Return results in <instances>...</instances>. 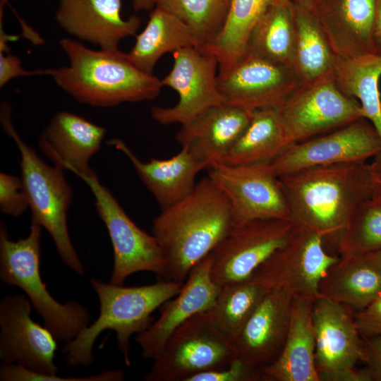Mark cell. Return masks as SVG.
<instances>
[{"mask_svg": "<svg viewBox=\"0 0 381 381\" xmlns=\"http://www.w3.org/2000/svg\"><path fill=\"white\" fill-rule=\"evenodd\" d=\"M279 179L290 220L336 248L356 212L373 197L370 167L365 162L308 167Z\"/></svg>", "mask_w": 381, "mask_h": 381, "instance_id": "obj_1", "label": "cell"}, {"mask_svg": "<svg viewBox=\"0 0 381 381\" xmlns=\"http://www.w3.org/2000/svg\"><path fill=\"white\" fill-rule=\"evenodd\" d=\"M296 229L289 219H255L234 225L211 252V275L224 286L248 279Z\"/></svg>", "mask_w": 381, "mask_h": 381, "instance_id": "obj_10", "label": "cell"}, {"mask_svg": "<svg viewBox=\"0 0 381 381\" xmlns=\"http://www.w3.org/2000/svg\"><path fill=\"white\" fill-rule=\"evenodd\" d=\"M78 176L94 195L97 212L111 239L114 266L109 282L123 285L130 275L138 272H152L160 279L164 261L155 236L134 223L92 169Z\"/></svg>", "mask_w": 381, "mask_h": 381, "instance_id": "obj_8", "label": "cell"}, {"mask_svg": "<svg viewBox=\"0 0 381 381\" xmlns=\"http://www.w3.org/2000/svg\"><path fill=\"white\" fill-rule=\"evenodd\" d=\"M107 144L122 152L134 167L139 177L153 195L162 209L187 196L195 188L198 173L205 169L187 150L165 159L152 158L143 162L120 139Z\"/></svg>", "mask_w": 381, "mask_h": 381, "instance_id": "obj_25", "label": "cell"}, {"mask_svg": "<svg viewBox=\"0 0 381 381\" xmlns=\"http://www.w3.org/2000/svg\"><path fill=\"white\" fill-rule=\"evenodd\" d=\"M313 324L318 375L363 361V338L349 307L318 296L313 303Z\"/></svg>", "mask_w": 381, "mask_h": 381, "instance_id": "obj_18", "label": "cell"}, {"mask_svg": "<svg viewBox=\"0 0 381 381\" xmlns=\"http://www.w3.org/2000/svg\"><path fill=\"white\" fill-rule=\"evenodd\" d=\"M0 117L4 130L16 143L20 154V179L32 212L31 221L49 234L64 263L83 276L85 268L72 243L67 225L73 191L64 170L47 164L23 140L11 122L7 102L1 106Z\"/></svg>", "mask_w": 381, "mask_h": 381, "instance_id": "obj_5", "label": "cell"}, {"mask_svg": "<svg viewBox=\"0 0 381 381\" xmlns=\"http://www.w3.org/2000/svg\"><path fill=\"white\" fill-rule=\"evenodd\" d=\"M238 356L234 341L213 323L209 310L191 317L168 338L153 358L145 381H188L224 368Z\"/></svg>", "mask_w": 381, "mask_h": 381, "instance_id": "obj_7", "label": "cell"}, {"mask_svg": "<svg viewBox=\"0 0 381 381\" xmlns=\"http://www.w3.org/2000/svg\"><path fill=\"white\" fill-rule=\"evenodd\" d=\"M184 282L161 280L138 286H124L92 278L90 284L99 302L97 319L83 329L73 339L66 342L68 367L88 366L95 361L92 347L97 337L104 330L115 332L117 346L125 363L131 366V335L145 331L153 322L152 313L174 297Z\"/></svg>", "mask_w": 381, "mask_h": 381, "instance_id": "obj_4", "label": "cell"}, {"mask_svg": "<svg viewBox=\"0 0 381 381\" xmlns=\"http://www.w3.org/2000/svg\"><path fill=\"white\" fill-rule=\"evenodd\" d=\"M29 207L22 180L4 172L0 174V210L5 214L17 217Z\"/></svg>", "mask_w": 381, "mask_h": 381, "instance_id": "obj_37", "label": "cell"}, {"mask_svg": "<svg viewBox=\"0 0 381 381\" xmlns=\"http://www.w3.org/2000/svg\"><path fill=\"white\" fill-rule=\"evenodd\" d=\"M363 338V363L372 381H381V335Z\"/></svg>", "mask_w": 381, "mask_h": 381, "instance_id": "obj_41", "label": "cell"}, {"mask_svg": "<svg viewBox=\"0 0 381 381\" xmlns=\"http://www.w3.org/2000/svg\"><path fill=\"white\" fill-rule=\"evenodd\" d=\"M337 249L340 257L365 255L381 249V202L371 198L361 205Z\"/></svg>", "mask_w": 381, "mask_h": 381, "instance_id": "obj_35", "label": "cell"}, {"mask_svg": "<svg viewBox=\"0 0 381 381\" xmlns=\"http://www.w3.org/2000/svg\"><path fill=\"white\" fill-rule=\"evenodd\" d=\"M375 54H381V0H376V13L373 34Z\"/></svg>", "mask_w": 381, "mask_h": 381, "instance_id": "obj_44", "label": "cell"}, {"mask_svg": "<svg viewBox=\"0 0 381 381\" xmlns=\"http://www.w3.org/2000/svg\"><path fill=\"white\" fill-rule=\"evenodd\" d=\"M230 0H156V6L174 13L193 31L200 49L210 44L222 30Z\"/></svg>", "mask_w": 381, "mask_h": 381, "instance_id": "obj_34", "label": "cell"}, {"mask_svg": "<svg viewBox=\"0 0 381 381\" xmlns=\"http://www.w3.org/2000/svg\"><path fill=\"white\" fill-rule=\"evenodd\" d=\"M59 44L69 65L46 69L56 85L76 101L98 107L155 98L161 80L140 70L128 54L117 49L92 50L78 40L65 38Z\"/></svg>", "mask_w": 381, "mask_h": 381, "instance_id": "obj_3", "label": "cell"}, {"mask_svg": "<svg viewBox=\"0 0 381 381\" xmlns=\"http://www.w3.org/2000/svg\"><path fill=\"white\" fill-rule=\"evenodd\" d=\"M209 170L208 176L229 202L234 225L255 219L290 220L279 177L270 162L217 164Z\"/></svg>", "mask_w": 381, "mask_h": 381, "instance_id": "obj_12", "label": "cell"}, {"mask_svg": "<svg viewBox=\"0 0 381 381\" xmlns=\"http://www.w3.org/2000/svg\"><path fill=\"white\" fill-rule=\"evenodd\" d=\"M381 150L373 125L364 117L286 147L270 162L278 177L315 166L365 162Z\"/></svg>", "mask_w": 381, "mask_h": 381, "instance_id": "obj_14", "label": "cell"}, {"mask_svg": "<svg viewBox=\"0 0 381 381\" xmlns=\"http://www.w3.org/2000/svg\"><path fill=\"white\" fill-rule=\"evenodd\" d=\"M320 381H372L368 368L356 366L339 369L318 375Z\"/></svg>", "mask_w": 381, "mask_h": 381, "instance_id": "obj_42", "label": "cell"}, {"mask_svg": "<svg viewBox=\"0 0 381 381\" xmlns=\"http://www.w3.org/2000/svg\"><path fill=\"white\" fill-rule=\"evenodd\" d=\"M188 381H264L262 368L253 367L238 356L227 367L199 373Z\"/></svg>", "mask_w": 381, "mask_h": 381, "instance_id": "obj_38", "label": "cell"}, {"mask_svg": "<svg viewBox=\"0 0 381 381\" xmlns=\"http://www.w3.org/2000/svg\"><path fill=\"white\" fill-rule=\"evenodd\" d=\"M313 301L293 297L283 349L274 362L262 368L264 381H320L315 363Z\"/></svg>", "mask_w": 381, "mask_h": 381, "instance_id": "obj_24", "label": "cell"}, {"mask_svg": "<svg viewBox=\"0 0 381 381\" xmlns=\"http://www.w3.org/2000/svg\"><path fill=\"white\" fill-rule=\"evenodd\" d=\"M253 111L222 104L181 126L176 140L205 169L221 164L248 125Z\"/></svg>", "mask_w": 381, "mask_h": 381, "instance_id": "obj_21", "label": "cell"}, {"mask_svg": "<svg viewBox=\"0 0 381 381\" xmlns=\"http://www.w3.org/2000/svg\"><path fill=\"white\" fill-rule=\"evenodd\" d=\"M381 295V274L366 255L339 257L321 279L318 296L342 303L353 313Z\"/></svg>", "mask_w": 381, "mask_h": 381, "instance_id": "obj_26", "label": "cell"}, {"mask_svg": "<svg viewBox=\"0 0 381 381\" xmlns=\"http://www.w3.org/2000/svg\"><path fill=\"white\" fill-rule=\"evenodd\" d=\"M42 228L31 221L28 235L14 241L1 222L0 278L4 284L21 289L56 340L67 342L90 324V316L76 301H57L43 282L40 271Z\"/></svg>", "mask_w": 381, "mask_h": 381, "instance_id": "obj_6", "label": "cell"}, {"mask_svg": "<svg viewBox=\"0 0 381 381\" xmlns=\"http://www.w3.org/2000/svg\"><path fill=\"white\" fill-rule=\"evenodd\" d=\"M8 2V0H1V6H4L5 4Z\"/></svg>", "mask_w": 381, "mask_h": 381, "instance_id": "obj_48", "label": "cell"}, {"mask_svg": "<svg viewBox=\"0 0 381 381\" xmlns=\"http://www.w3.org/2000/svg\"><path fill=\"white\" fill-rule=\"evenodd\" d=\"M32 303L23 294L4 296L0 302V358L32 371L56 375L55 352L58 341L46 327L30 315Z\"/></svg>", "mask_w": 381, "mask_h": 381, "instance_id": "obj_16", "label": "cell"}, {"mask_svg": "<svg viewBox=\"0 0 381 381\" xmlns=\"http://www.w3.org/2000/svg\"><path fill=\"white\" fill-rule=\"evenodd\" d=\"M125 375L120 370H105L87 377H61L41 374L17 364H5L0 368L1 381H121Z\"/></svg>", "mask_w": 381, "mask_h": 381, "instance_id": "obj_36", "label": "cell"}, {"mask_svg": "<svg viewBox=\"0 0 381 381\" xmlns=\"http://www.w3.org/2000/svg\"><path fill=\"white\" fill-rule=\"evenodd\" d=\"M46 75V69L28 71L23 68L20 60L8 52V44L0 45V87L13 78Z\"/></svg>", "mask_w": 381, "mask_h": 381, "instance_id": "obj_40", "label": "cell"}, {"mask_svg": "<svg viewBox=\"0 0 381 381\" xmlns=\"http://www.w3.org/2000/svg\"><path fill=\"white\" fill-rule=\"evenodd\" d=\"M121 0H59L56 13L66 32L104 50L118 49L120 41L135 35L140 19H123Z\"/></svg>", "mask_w": 381, "mask_h": 381, "instance_id": "obj_19", "label": "cell"}, {"mask_svg": "<svg viewBox=\"0 0 381 381\" xmlns=\"http://www.w3.org/2000/svg\"><path fill=\"white\" fill-rule=\"evenodd\" d=\"M211 262L210 254L198 262L179 292L159 307L158 318L136 335L142 357L153 359L180 325L212 307L221 286L212 278Z\"/></svg>", "mask_w": 381, "mask_h": 381, "instance_id": "obj_17", "label": "cell"}, {"mask_svg": "<svg viewBox=\"0 0 381 381\" xmlns=\"http://www.w3.org/2000/svg\"><path fill=\"white\" fill-rule=\"evenodd\" d=\"M317 1L318 0H291V1L295 5L311 10H313Z\"/></svg>", "mask_w": 381, "mask_h": 381, "instance_id": "obj_47", "label": "cell"}, {"mask_svg": "<svg viewBox=\"0 0 381 381\" xmlns=\"http://www.w3.org/2000/svg\"><path fill=\"white\" fill-rule=\"evenodd\" d=\"M274 0H230L222 30L202 50L214 54L219 73L230 68L246 54L250 33Z\"/></svg>", "mask_w": 381, "mask_h": 381, "instance_id": "obj_32", "label": "cell"}, {"mask_svg": "<svg viewBox=\"0 0 381 381\" xmlns=\"http://www.w3.org/2000/svg\"><path fill=\"white\" fill-rule=\"evenodd\" d=\"M313 11L337 57L375 54L376 0H318Z\"/></svg>", "mask_w": 381, "mask_h": 381, "instance_id": "obj_22", "label": "cell"}, {"mask_svg": "<svg viewBox=\"0 0 381 381\" xmlns=\"http://www.w3.org/2000/svg\"><path fill=\"white\" fill-rule=\"evenodd\" d=\"M279 106L253 111L250 121L221 164L269 162L286 147Z\"/></svg>", "mask_w": 381, "mask_h": 381, "instance_id": "obj_29", "label": "cell"}, {"mask_svg": "<svg viewBox=\"0 0 381 381\" xmlns=\"http://www.w3.org/2000/svg\"><path fill=\"white\" fill-rule=\"evenodd\" d=\"M365 255L370 262L381 274V249Z\"/></svg>", "mask_w": 381, "mask_h": 381, "instance_id": "obj_45", "label": "cell"}, {"mask_svg": "<svg viewBox=\"0 0 381 381\" xmlns=\"http://www.w3.org/2000/svg\"><path fill=\"white\" fill-rule=\"evenodd\" d=\"M279 114L288 146L364 117L360 102L344 93L335 78L299 85L279 106Z\"/></svg>", "mask_w": 381, "mask_h": 381, "instance_id": "obj_9", "label": "cell"}, {"mask_svg": "<svg viewBox=\"0 0 381 381\" xmlns=\"http://www.w3.org/2000/svg\"><path fill=\"white\" fill-rule=\"evenodd\" d=\"M188 47L199 48L192 29L174 13L156 6L145 29L136 36L133 47L127 54L140 70L152 74L155 64L164 54H173Z\"/></svg>", "mask_w": 381, "mask_h": 381, "instance_id": "obj_28", "label": "cell"}, {"mask_svg": "<svg viewBox=\"0 0 381 381\" xmlns=\"http://www.w3.org/2000/svg\"><path fill=\"white\" fill-rule=\"evenodd\" d=\"M291 1V0H290Z\"/></svg>", "mask_w": 381, "mask_h": 381, "instance_id": "obj_49", "label": "cell"}, {"mask_svg": "<svg viewBox=\"0 0 381 381\" xmlns=\"http://www.w3.org/2000/svg\"><path fill=\"white\" fill-rule=\"evenodd\" d=\"M362 337L381 335V295L366 308L353 313Z\"/></svg>", "mask_w": 381, "mask_h": 381, "instance_id": "obj_39", "label": "cell"}, {"mask_svg": "<svg viewBox=\"0 0 381 381\" xmlns=\"http://www.w3.org/2000/svg\"><path fill=\"white\" fill-rule=\"evenodd\" d=\"M173 56V67L161 81L177 92L179 102L171 107H153L151 116L160 124L183 126L224 101L218 88L219 64L214 54L188 47L176 51Z\"/></svg>", "mask_w": 381, "mask_h": 381, "instance_id": "obj_13", "label": "cell"}, {"mask_svg": "<svg viewBox=\"0 0 381 381\" xmlns=\"http://www.w3.org/2000/svg\"><path fill=\"white\" fill-rule=\"evenodd\" d=\"M292 299L280 289L265 294L234 341L239 357L262 369L275 361L286 337Z\"/></svg>", "mask_w": 381, "mask_h": 381, "instance_id": "obj_20", "label": "cell"}, {"mask_svg": "<svg viewBox=\"0 0 381 381\" xmlns=\"http://www.w3.org/2000/svg\"><path fill=\"white\" fill-rule=\"evenodd\" d=\"M105 134V128L63 111L53 116L38 145L54 165L78 176L92 170L90 160L100 150Z\"/></svg>", "mask_w": 381, "mask_h": 381, "instance_id": "obj_23", "label": "cell"}, {"mask_svg": "<svg viewBox=\"0 0 381 381\" xmlns=\"http://www.w3.org/2000/svg\"><path fill=\"white\" fill-rule=\"evenodd\" d=\"M156 4V0H133V6L136 10L152 8Z\"/></svg>", "mask_w": 381, "mask_h": 381, "instance_id": "obj_46", "label": "cell"}, {"mask_svg": "<svg viewBox=\"0 0 381 381\" xmlns=\"http://www.w3.org/2000/svg\"><path fill=\"white\" fill-rule=\"evenodd\" d=\"M217 83L224 104L250 111L280 106L300 85L292 65L249 53L219 73Z\"/></svg>", "mask_w": 381, "mask_h": 381, "instance_id": "obj_15", "label": "cell"}, {"mask_svg": "<svg viewBox=\"0 0 381 381\" xmlns=\"http://www.w3.org/2000/svg\"><path fill=\"white\" fill-rule=\"evenodd\" d=\"M294 47V4L290 0H274L253 28L246 53L291 65Z\"/></svg>", "mask_w": 381, "mask_h": 381, "instance_id": "obj_30", "label": "cell"}, {"mask_svg": "<svg viewBox=\"0 0 381 381\" xmlns=\"http://www.w3.org/2000/svg\"><path fill=\"white\" fill-rule=\"evenodd\" d=\"M339 258L327 252L317 233L296 226L290 240L274 251L252 274L268 290L280 289L293 297L315 300L327 270Z\"/></svg>", "mask_w": 381, "mask_h": 381, "instance_id": "obj_11", "label": "cell"}, {"mask_svg": "<svg viewBox=\"0 0 381 381\" xmlns=\"http://www.w3.org/2000/svg\"><path fill=\"white\" fill-rule=\"evenodd\" d=\"M369 167L372 178V199L381 202V160L375 159Z\"/></svg>", "mask_w": 381, "mask_h": 381, "instance_id": "obj_43", "label": "cell"}, {"mask_svg": "<svg viewBox=\"0 0 381 381\" xmlns=\"http://www.w3.org/2000/svg\"><path fill=\"white\" fill-rule=\"evenodd\" d=\"M380 76L381 54H368L351 59L337 57V84L344 93L360 100L364 117L373 125L381 140ZM375 159L381 160V150Z\"/></svg>", "mask_w": 381, "mask_h": 381, "instance_id": "obj_31", "label": "cell"}, {"mask_svg": "<svg viewBox=\"0 0 381 381\" xmlns=\"http://www.w3.org/2000/svg\"><path fill=\"white\" fill-rule=\"evenodd\" d=\"M269 291L253 277L221 286L214 305L209 310L213 323L222 334L235 341Z\"/></svg>", "mask_w": 381, "mask_h": 381, "instance_id": "obj_33", "label": "cell"}, {"mask_svg": "<svg viewBox=\"0 0 381 381\" xmlns=\"http://www.w3.org/2000/svg\"><path fill=\"white\" fill-rule=\"evenodd\" d=\"M231 206L212 180L206 177L184 198L162 209L152 224L164 271L161 280L184 282L234 226Z\"/></svg>", "mask_w": 381, "mask_h": 381, "instance_id": "obj_2", "label": "cell"}, {"mask_svg": "<svg viewBox=\"0 0 381 381\" xmlns=\"http://www.w3.org/2000/svg\"><path fill=\"white\" fill-rule=\"evenodd\" d=\"M294 11L295 47L291 65L300 85L335 78L337 56L315 13L295 4Z\"/></svg>", "mask_w": 381, "mask_h": 381, "instance_id": "obj_27", "label": "cell"}]
</instances>
